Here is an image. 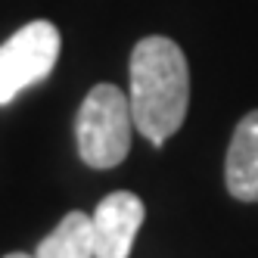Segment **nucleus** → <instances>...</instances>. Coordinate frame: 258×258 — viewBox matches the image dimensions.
<instances>
[{
    "label": "nucleus",
    "instance_id": "1",
    "mask_svg": "<svg viewBox=\"0 0 258 258\" xmlns=\"http://www.w3.org/2000/svg\"><path fill=\"white\" fill-rule=\"evenodd\" d=\"M131 115L137 131L153 146H162L180 131L190 106V69L183 50L153 34L131 50Z\"/></svg>",
    "mask_w": 258,
    "mask_h": 258
},
{
    "label": "nucleus",
    "instance_id": "2",
    "mask_svg": "<svg viewBox=\"0 0 258 258\" xmlns=\"http://www.w3.org/2000/svg\"><path fill=\"white\" fill-rule=\"evenodd\" d=\"M131 100L115 84H97L75 115V140L84 165L97 171L115 168L131 150Z\"/></svg>",
    "mask_w": 258,
    "mask_h": 258
},
{
    "label": "nucleus",
    "instance_id": "3",
    "mask_svg": "<svg viewBox=\"0 0 258 258\" xmlns=\"http://www.w3.org/2000/svg\"><path fill=\"white\" fill-rule=\"evenodd\" d=\"M59 59V31L34 19L0 44V106L13 103L25 87L41 84Z\"/></svg>",
    "mask_w": 258,
    "mask_h": 258
},
{
    "label": "nucleus",
    "instance_id": "4",
    "mask_svg": "<svg viewBox=\"0 0 258 258\" xmlns=\"http://www.w3.org/2000/svg\"><path fill=\"white\" fill-rule=\"evenodd\" d=\"M143 199L115 190L100 199L97 212L90 215L94 224V258H127L134 246V236L143 224Z\"/></svg>",
    "mask_w": 258,
    "mask_h": 258
},
{
    "label": "nucleus",
    "instance_id": "5",
    "mask_svg": "<svg viewBox=\"0 0 258 258\" xmlns=\"http://www.w3.org/2000/svg\"><path fill=\"white\" fill-rule=\"evenodd\" d=\"M227 193L239 202H258V109L236 124L224 159Z\"/></svg>",
    "mask_w": 258,
    "mask_h": 258
},
{
    "label": "nucleus",
    "instance_id": "6",
    "mask_svg": "<svg viewBox=\"0 0 258 258\" xmlns=\"http://www.w3.org/2000/svg\"><path fill=\"white\" fill-rule=\"evenodd\" d=\"M34 258H94V224L84 212H69L50 236L38 243Z\"/></svg>",
    "mask_w": 258,
    "mask_h": 258
},
{
    "label": "nucleus",
    "instance_id": "7",
    "mask_svg": "<svg viewBox=\"0 0 258 258\" xmlns=\"http://www.w3.org/2000/svg\"><path fill=\"white\" fill-rule=\"evenodd\" d=\"M4 258H34V255H25V252H10V255H4Z\"/></svg>",
    "mask_w": 258,
    "mask_h": 258
}]
</instances>
